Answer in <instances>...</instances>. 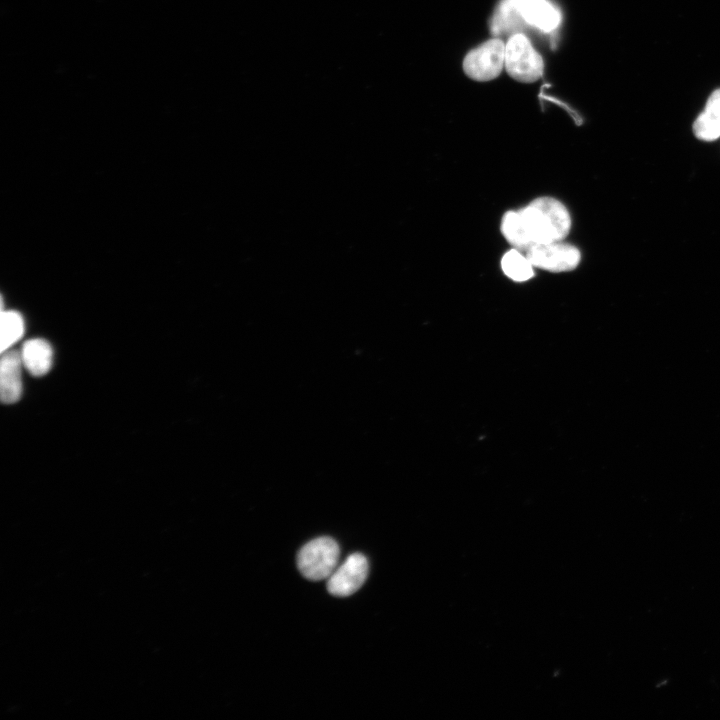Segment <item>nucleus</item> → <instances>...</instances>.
<instances>
[{"label":"nucleus","mask_w":720,"mask_h":720,"mask_svg":"<svg viewBox=\"0 0 720 720\" xmlns=\"http://www.w3.org/2000/svg\"><path fill=\"white\" fill-rule=\"evenodd\" d=\"M501 267L504 274L516 282H524L534 276L533 265L520 253V250L512 248L507 251L501 259Z\"/></svg>","instance_id":"nucleus-11"},{"label":"nucleus","mask_w":720,"mask_h":720,"mask_svg":"<svg viewBox=\"0 0 720 720\" xmlns=\"http://www.w3.org/2000/svg\"><path fill=\"white\" fill-rule=\"evenodd\" d=\"M505 48L500 39H491L471 50L463 61V69L468 77L476 81H489L496 78L505 64Z\"/></svg>","instance_id":"nucleus-4"},{"label":"nucleus","mask_w":720,"mask_h":720,"mask_svg":"<svg viewBox=\"0 0 720 720\" xmlns=\"http://www.w3.org/2000/svg\"><path fill=\"white\" fill-rule=\"evenodd\" d=\"M694 135L703 141L720 137V88L709 96L705 108L693 123Z\"/></svg>","instance_id":"nucleus-10"},{"label":"nucleus","mask_w":720,"mask_h":720,"mask_svg":"<svg viewBox=\"0 0 720 720\" xmlns=\"http://www.w3.org/2000/svg\"><path fill=\"white\" fill-rule=\"evenodd\" d=\"M1 353L10 349L24 334L25 323L23 316L14 310H1Z\"/></svg>","instance_id":"nucleus-12"},{"label":"nucleus","mask_w":720,"mask_h":720,"mask_svg":"<svg viewBox=\"0 0 720 720\" xmlns=\"http://www.w3.org/2000/svg\"><path fill=\"white\" fill-rule=\"evenodd\" d=\"M340 556L337 542L330 537H318L307 542L297 554V566L307 579H328L336 569Z\"/></svg>","instance_id":"nucleus-2"},{"label":"nucleus","mask_w":720,"mask_h":720,"mask_svg":"<svg viewBox=\"0 0 720 720\" xmlns=\"http://www.w3.org/2000/svg\"><path fill=\"white\" fill-rule=\"evenodd\" d=\"M368 561L361 553L350 554L333 571L327 581V590L337 597H347L355 593L366 581Z\"/></svg>","instance_id":"nucleus-6"},{"label":"nucleus","mask_w":720,"mask_h":720,"mask_svg":"<svg viewBox=\"0 0 720 720\" xmlns=\"http://www.w3.org/2000/svg\"><path fill=\"white\" fill-rule=\"evenodd\" d=\"M0 396L5 404L17 402L22 395V360L20 352L6 350L1 353Z\"/></svg>","instance_id":"nucleus-7"},{"label":"nucleus","mask_w":720,"mask_h":720,"mask_svg":"<svg viewBox=\"0 0 720 720\" xmlns=\"http://www.w3.org/2000/svg\"><path fill=\"white\" fill-rule=\"evenodd\" d=\"M543 60L523 34L513 35L505 48V68L517 81L532 83L543 74Z\"/></svg>","instance_id":"nucleus-3"},{"label":"nucleus","mask_w":720,"mask_h":720,"mask_svg":"<svg viewBox=\"0 0 720 720\" xmlns=\"http://www.w3.org/2000/svg\"><path fill=\"white\" fill-rule=\"evenodd\" d=\"M526 256L534 267L550 272L574 270L581 259L578 248L560 241L533 245Z\"/></svg>","instance_id":"nucleus-5"},{"label":"nucleus","mask_w":720,"mask_h":720,"mask_svg":"<svg viewBox=\"0 0 720 720\" xmlns=\"http://www.w3.org/2000/svg\"><path fill=\"white\" fill-rule=\"evenodd\" d=\"M20 356L23 366L33 376H43L52 367L53 349L45 339L34 338L24 342Z\"/></svg>","instance_id":"nucleus-9"},{"label":"nucleus","mask_w":720,"mask_h":720,"mask_svg":"<svg viewBox=\"0 0 720 720\" xmlns=\"http://www.w3.org/2000/svg\"><path fill=\"white\" fill-rule=\"evenodd\" d=\"M567 208L552 197H539L519 211H508L501 222L505 239L518 250L536 244L558 242L570 231Z\"/></svg>","instance_id":"nucleus-1"},{"label":"nucleus","mask_w":720,"mask_h":720,"mask_svg":"<svg viewBox=\"0 0 720 720\" xmlns=\"http://www.w3.org/2000/svg\"><path fill=\"white\" fill-rule=\"evenodd\" d=\"M530 25L550 32L560 21L559 11L547 0H507L506 1Z\"/></svg>","instance_id":"nucleus-8"}]
</instances>
